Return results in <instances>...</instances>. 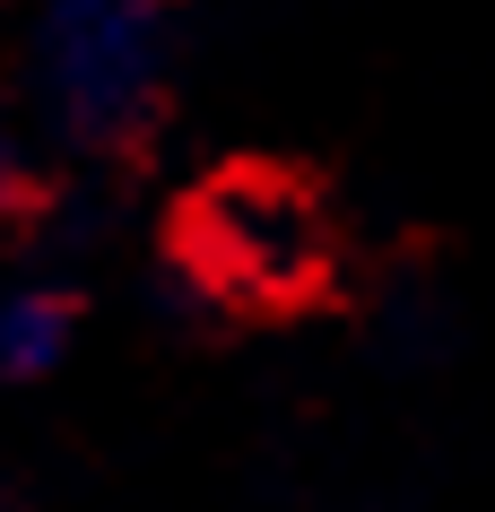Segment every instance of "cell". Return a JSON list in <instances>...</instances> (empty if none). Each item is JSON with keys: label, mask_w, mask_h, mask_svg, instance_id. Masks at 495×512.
<instances>
[{"label": "cell", "mask_w": 495, "mask_h": 512, "mask_svg": "<svg viewBox=\"0 0 495 512\" xmlns=\"http://www.w3.org/2000/svg\"><path fill=\"white\" fill-rule=\"evenodd\" d=\"M18 200H27V165H18V148L0 139V217L18 209Z\"/></svg>", "instance_id": "4"}, {"label": "cell", "mask_w": 495, "mask_h": 512, "mask_svg": "<svg viewBox=\"0 0 495 512\" xmlns=\"http://www.w3.org/2000/svg\"><path fill=\"white\" fill-rule=\"evenodd\" d=\"M27 79L70 148H122L165 105L174 0H44Z\"/></svg>", "instance_id": "1"}, {"label": "cell", "mask_w": 495, "mask_h": 512, "mask_svg": "<svg viewBox=\"0 0 495 512\" xmlns=\"http://www.w3.org/2000/svg\"><path fill=\"white\" fill-rule=\"evenodd\" d=\"M183 261L226 304H304L330 287L339 235H330V209L304 174L226 165L183 209Z\"/></svg>", "instance_id": "2"}, {"label": "cell", "mask_w": 495, "mask_h": 512, "mask_svg": "<svg viewBox=\"0 0 495 512\" xmlns=\"http://www.w3.org/2000/svg\"><path fill=\"white\" fill-rule=\"evenodd\" d=\"M70 339H79V296L53 287V278H27L0 296V382H44L70 365Z\"/></svg>", "instance_id": "3"}]
</instances>
